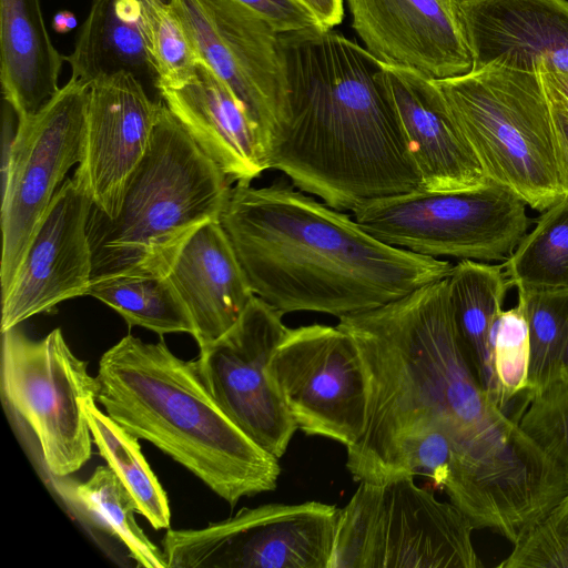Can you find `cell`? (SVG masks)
Here are the masks:
<instances>
[{"mask_svg":"<svg viewBox=\"0 0 568 568\" xmlns=\"http://www.w3.org/2000/svg\"><path fill=\"white\" fill-rule=\"evenodd\" d=\"M231 180L162 104L150 145L108 219L92 207L93 276L113 272L169 275L190 237L220 220Z\"/></svg>","mask_w":568,"mask_h":568,"instance_id":"5","label":"cell"},{"mask_svg":"<svg viewBox=\"0 0 568 568\" xmlns=\"http://www.w3.org/2000/svg\"><path fill=\"white\" fill-rule=\"evenodd\" d=\"M78 24L74 13L68 10H62L55 13L52 20V27L58 33H67L74 29Z\"/></svg>","mask_w":568,"mask_h":568,"instance_id":"38","label":"cell"},{"mask_svg":"<svg viewBox=\"0 0 568 568\" xmlns=\"http://www.w3.org/2000/svg\"><path fill=\"white\" fill-rule=\"evenodd\" d=\"M537 71L568 101V72L549 70L544 63L538 65Z\"/></svg>","mask_w":568,"mask_h":568,"instance_id":"37","label":"cell"},{"mask_svg":"<svg viewBox=\"0 0 568 568\" xmlns=\"http://www.w3.org/2000/svg\"><path fill=\"white\" fill-rule=\"evenodd\" d=\"M494 369L506 404L525 393L529 367V331L521 305L501 310L491 329Z\"/></svg>","mask_w":568,"mask_h":568,"instance_id":"32","label":"cell"},{"mask_svg":"<svg viewBox=\"0 0 568 568\" xmlns=\"http://www.w3.org/2000/svg\"><path fill=\"white\" fill-rule=\"evenodd\" d=\"M474 529L412 473L359 481L338 508L329 568H478Z\"/></svg>","mask_w":568,"mask_h":568,"instance_id":"7","label":"cell"},{"mask_svg":"<svg viewBox=\"0 0 568 568\" xmlns=\"http://www.w3.org/2000/svg\"><path fill=\"white\" fill-rule=\"evenodd\" d=\"M503 267L517 292L568 288V194L541 212Z\"/></svg>","mask_w":568,"mask_h":568,"instance_id":"27","label":"cell"},{"mask_svg":"<svg viewBox=\"0 0 568 568\" xmlns=\"http://www.w3.org/2000/svg\"><path fill=\"white\" fill-rule=\"evenodd\" d=\"M158 91L169 111L231 181L251 183L270 170L263 130L204 62L185 84Z\"/></svg>","mask_w":568,"mask_h":568,"instance_id":"20","label":"cell"},{"mask_svg":"<svg viewBox=\"0 0 568 568\" xmlns=\"http://www.w3.org/2000/svg\"><path fill=\"white\" fill-rule=\"evenodd\" d=\"M94 399L121 427L158 447L235 506L274 490L278 458L247 437L223 412L196 363L163 339L122 337L100 358Z\"/></svg>","mask_w":568,"mask_h":568,"instance_id":"4","label":"cell"},{"mask_svg":"<svg viewBox=\"0 0 568 568\" xmlns=\"http://www.w3.org/2000/svg\"><path fill=\"white\" fill-rule=\"evenodd\" d=\"M501 568H568V493L516 542Z\"/></svg>","mask_w":568,"mask_h":568,"instance_id":"33","label":"cell"},{"mask_svg":"<svg viewBox=\"0 0 568 568\" xmlns=\"http://www.w3.org/2000/svg\"><path fill=\"white\" fill-rule=\"evenodd\" d=\"M1 334L4 397L37 437L47 469L57 477L75 473L92 454L84 403L95 396V377L60 328L41 339L18 326Z\"/></svg>","mask_w":568,"mask_h":568,"instance_id":"9","label":"cell"},{"mask_svg":"<svg viewBox=\"0 0 568 568\" xmlns=\"http://www.w3.org/2000/svg\"><path fill=\"white\" fill-rule=\"evenodd\" d=\"M541 80L551 111L564 184L568 194V101L542 77Z\"/></svg>","mask_w":568,"mask_h":568,"instance_id":"35","label":"cell"},{"mask_svg":"<svg viewBox=\"0 0 568 568\" xmlns=\"http://www.w3.org/2000/svg\"><path fill=\"white\" fill-rule=\"evenodd\" d=\"M473 70L568 72V0H459Z\"/></svg>","mask_w":568,"mask_h":568,"instance_id":"18","label":"cell"},{"mask_svg":"<svg viewBox=\"0 0 568 568\" xmlns=\"http://www.w3.org/2000/svg\"><path fill=\"white\" fill-rule=\"evenodd\" d=\"M93 443L108 466L116 474L136 503L138 514L154 529L169 528V499L144 458L139 439L98 407L94 397L84 403Z\"/></svg>","mask_w":568,"mask_h":568,"instance_id":"26","label":"cell"},{"mask_svg":"<svg viewBox=\"0 0 568 568\" xmlns=\"http://www.w3.org/2000/svg\"><path fill=\"white\" fill-rule=\"evenodd\" d=\"M283 314L257 296L237 322L196 358L210 393L256 445L281 458L298 428L270 372L272 355L288 327Z\"/></svg>","mask_w":568,"mask_h":568,"instance_id":"14","label":"cell"},{"mask_svg":"<svg viewBox=\"0 0 568 568\" xmlns=\"http://www.w3.org/2000/svg\"><path fill=\"white\" fill-rule=\"evenodd\" d=\"M87 295L113 308L129 326H141L159 335L194 333L190 312L169 275L99 274L92 277Z\"/></svg>","mask_w":568,"mask_h":568,"instance_id":"25","label":"cell"},{"mask_svg":"<svg viewBox=\"0 0 568 568\" xmlns=\"http://www.w3.org/2000/svg\"><path fill=\"white\" fill-rule=\"evenodd\" d=\"M457 334L467 361L487 395L503 409L506 402L491 353V329L510 288L503 264L462 260L447 276Z\"/></svg>","mask_w":568,"mask_h":568,"instance_id":"24","label":"cell"},{"mask_svg":"<svg viewBox=\"0 0 568 568\" xmlns=\"http://www.w3.org/2000/svg\"><path fill=\"white\" fill-rule=\"evenodd\" d=\"M558 378L568 382V341L561 356Z\"/></svg>","mask_w":568,"mask_h":568,"instance_id":"39","label":"cell"},{"mask_svg":"<svg viewBox=\"0 0 568 568\" xmlns=\"http://www.w3.org/2000/svg\"><path fill=\"white\" fill-rule=\"evenodd\" d=\"M140 1L146 49L156 73L154 87L179 88L196 74L202 60L169 1Z\"/></svg>","mask_w":568,"mask_h":568,"instance_id":"30","label":"cell"},{"mask_svg":"<svg viewBox=\"0 0 568 568\" xmlns=\"http://www.w3.org/2000/svg\"><path fill=\"white\" fill-rule=\"evenodd\" d=\"M529 331V400L558 378L568 341V288L518 292Z\"/></svg>","mask_w":568,"mask_h":568,"instance_id":"29","label":"cell"},{"mask_svg":"<svg viewBox=\"0 0 568 568\" xmlns=\"http://www.w3.org/2000/svg\"><path fill=\"white\" fill-rule=\"evenodd\" d=\"M169 277L190 312L200 349L226 333L255 296L220 220L190 237Z\"/></svg>","mask_w":568,"mask_h":568,"instance_id":"21","label":"cell"},{"mask_svg":"<svg viewBox=\"0 0 568 568\" xmlns=\"http://www.w3.org/2000/svg\"><path fill=\"white\" fill-rule=\"evenodd\" d=\"M338 508L266 504L201 529H169V568H329Z\"/></svg>","mask_w":568,"mask_h":568,"instance_id":"11","label":"cell"},{"mask_svg":"<svg viewBox=\"0 0 568 568\" xmlns=\"http://www.w3.org/2000/svg\"><path fill=\"white\" fill-rule=\"evenodd\" d=\"M255 296L282 313L361 314L445 278L453 264L390 246L287 182H236L220 217Z\"/></svg>","mask_w":568,"mask_h":568,"instance_id":"3","label":"cell"},{"mask_svg":"<svg viewBox=\"0 0 568 568\" xmlns=\"http://www.w3.org/2000/svg\"><path fill=\"white\" fill-rule=\"evenodd\" d=\"M324 28H333L344 19L343 0H300Z\"/></svg>","mask_w":568,"mask_h":568,"instance_id":"36","label":"cell"},{"mask_svg":"<svg viewBox=\"0 0 568 568\" xmlns=\"http://www.w3.org/2000/svg\"><path fill=\"white\" fill-rule=\"evenodd\" d=\"M63 61L39 0H0V80L18 119L36 114L59 92Z\"/></svg>","mask_w":568,"mask_h":568,"instance_id":"22","label":"cell"},{"mask_svg":"<svg viewBox=\"0 0 568 568\" xmlns=\"http://www.w3.org/2000/svg\"><path fill=\"white\" fill-rule=\"evenodd\" d=\"M528 402L519 427L568 477V382L557 378Z\"/></svg>","mask_w":568,"mask_h":568,"instance_id":"31","label":"cell"},{"mask_svg":"<svg viewBox=\"0 0 568 568\" xmlns=\"http://www.w3.org/2000/svg\"><path fill=\"white\" fill-rule=\"evenodd\" d=\"M527 204L488 179L479 187L415 191L363 203L354 220L394 247L434 258L506 261L527 233Z\"/></svg>","mask_w":568,"mask_h":568,"instance_id":"8","label":"cell"},{"mask_svg":"<svg viewBox=\"0 0 568 568\" xmlns=\"http://www.w3.org/2000/svg\"><path fill=\"white\" fill-rule=\"evenodd\" d=\"M433 82L488 179L541 212L567 194L538 71L491 63Z\"/></svg>","mask_w":568,"mask_h":568,"instance_id":"6","label":"cell"},{"mask_svg":"<svg viewBox=\"0 0 568 568\" xmlns=\"http://www.w3.org/2000/svg\"><path fill=\"white\" fill-rule=\"evenodd\" d=\"M385 80L420 175V189L457 191L483 186L488 178L433 79L385 64Z\"/></svg>","mask_w":568,"mask_h":568,"instance_id":"19","label":"cell"},{"mask_svg":"<svg viewBox=\"0 0 568 568\" xmlns=\"http://www.w3.org/2000/svg\"><path fill=\"white\" fill-rule=\"evenodd\" d=\"M268 372L305 434L346 447L363 434L367 413L364 365L355 341L337 325L288 328Z\"/></svg>","mask_w":568,"mask_h":568,"instance_id":"12","label":"cell"},{"mask_svg":"<svg viewBox=\"0 0 568 568\" xmlns=\"http://www.w3.org/2000/svg\"><path fill=\"white\" fill-rule=\"evenodd\" d=\"M168 1L202 62L244 104L268 144L287 105V73L280 33L239 0Z\"/></svg>","mask_w":568,"mask_h":568,"instance_id":"13","label":"cell"},{"mask_svg":"<svg viewBox=\"0 0 568 568\" xmlns=\"http://www.w3.org/2000/svg\"><path fill=\"white\" fill-rule=\"evenodd\" d=\"M278 33H291L324 28L316 17L300 0H239Z\"/></svg>","mask_w":568,"mask_h":568,"instance_id":"34","label":"cell"},{"mask_svg":"<svg viewBox=\"0 0 568 568\" xmlns=\"http://www.w3.org/2000/svg\"><path fill=\"white\" fill-rule=\"evenodd\" d=\"M162 104L121 71L89 83L85 143L73 180L108 219L119 213L129 179L143 159Z\"/></svg>","mask_w":568,"mask_h":568,"instance_id":"16","label":"cell"},{"mask_svg":"<svg viewBox=\"0 0 568 568\" xmlns=\"http://www.w3.org/2000/svg\"><path fill=\"white\" fill-rule=\"evenodd\" d=\"M89 84L73 79L33 115L18 119L9 173L1 183V296L68 171L84 154Z\"/></svg>","mask_w":568,"mask_h":568,"instance_id":"10","label":"cell"},{"mask_svg":"<svg viewBox=\"0 0 568 568\" xmlns=\"http://www.w3.org/2000/svg\"><path fill=\"white\" fill-rule=\"evenodd\" d=\"M280 36L288 92L268 169L339 211L420 189L385 64L333 28Z\"/></svg>","mask_w":568,"mask_h":568,"instance_id":"2","label":"cell"},{"mask_svg":"<svg viewBox=\"0 0 568 568\" xmlns=\"http://www.w3.org/2000/svg\"><path fill=\"white\" fill-rule=\"evenodd\" d=\"M366 50L389 67L440 80L473 70L459 0H346Z\"/></svg>","mask_w":568,"mask_h":568,"instance_id":"17","label":"cell"},{"mask_svg":"<svg viewBox=\"0 0 568 568\" xmlns=\"http://www.w3.org/2000/svg\"><path fill=\"white\" fill-rule=\"evenodd\" d=\"M71 78L89 84L100 75L125 71L156 80L146 49L140 0H93L73 51L64 55Z\"/></svg>","mask_w":568,"mask_h":568,"instance_id":"23","label":"cell"},{"mask_svg":"<svg viewBox=\"0 0 568 568\" xmlns=\"http://www.w3.org/2000/svg\"><path fill=\"white\" fill-rule=\"evenodd\" d=\"M367 383L363 434L347 446L357 481L400 475L405 445L432 429L453 442L452 473L490 491L538 480L548 457L484 390L462 347L447 277L381 307L338 318Z\"/></svg>","mask_w":568,"mask_h":568,"instance_id":"1","label":"cell"},{"mask_svg":"<svg viewBox=\"0 0 568 568\" xmlns=\"http://www.w3.org/2000/svg\"><path fill=\"white\" fill-rule=\"evenodd\" d=\"M93 203L73 178L54 194L8 292L1 296V333L85 296L93 277L89 220Z\"/></svg>","mask_w":568,"mask_h":568,"instance_id":"15","label":"cell"},{"mask_svg":"<svg viewBox=\"0 0 568 568\" xmlns=\"http://www.w3.org/2000/svg\"><path fill=\"white\" fill-rule=\"evenodd\" d=\"M73 496L126 547L138 566L169 568L163 550L149 539L135 520V500L109 466L97 467L90 478L74 487Z\"/></svg>","mask_w":568,"mask_h":568,"instance_id":"28","label":"cell"}]
</instances>
